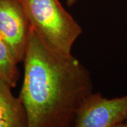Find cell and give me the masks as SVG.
Instances as JSON below:
<instances>
[{
	"mask_svg": "<svg viewBox=\"0 0 127 127\" xmlns=\"http://www.w3.org/2000/svg\"><path fill=\"white\" fill-rule=\"evenodd\" d=\"M19 97L28 127L73 126L78 109L93 93L91 73L72 55L54 50L32 28L23 59Z\"/></svg>",
	"mask_w": 127,
	"mask_h": 127,
	"instance_id": "cell-1",
	"label": "cell"
},
{
	"mask_svg": "<svg viewBox=\"0 0 127 127\" xmlns=\"http://www.w3.org/2000/svg\"><path fill=\"white\" fill-rule=\"evenodd\" d=\"M32 28L54 50L71 55L82 28L59 0H21Z\"/></svg>",
	"mask_w": 127,
	"mask_h": 127,
	"instance_id": "cell-2",
	"label": "cell"
},
{
	"mask_svg": "<svg viewBox=\"0 0 127 127\" xmlns=\"http://www.w3.org/2000/svg\"><path fill=\"white\" fill-rule=\"evenodd\" d=\"M127 120V95L109 99L100 93L88 96L78 111L76 127H124Z\"/></svg>",
	"mask_w": 127,
	"mask_h": 127,
	"instance_id": "cell-3",
	"label": "cell"
},
{
	"mask_svg": "<svg viewBox=\"0 0 127 127\" xmlns=\"http://www.w3.org/2000/svg\"><path fill=\"white\" fill-rule=\"evenodd\" d=\"M31 28L21 0H0V35L18 64L24 59Z\"/></svg>",
	"mask_w": 127,
	"mask_h": 127,
	"instance_id": "cell-4",
	"label": "cell"
},
{
	"mask_svg": "<svg viewBox=\"0 0 127 127\" xmlns=\"http://www.w3.org/2000/svg\"><path fill=\"white\" fill-rule=\"evenodd\" d=\"M12 87L0 78V127H28L26 109L20 97H16Z\"/></svg>",
	"mask_w": 127,
	"mask_h": 127,
	"instance_id": "cell-5",
	"label": "cell"
},
{
	"mask_svg": "<svg viewBox=\"0 0 127 127\" xmlns=\"http://www.w3.org/2000/svg\"><path fill=\"white\" fill-rule=\"evenodd\" d=\"M17 64L9 47L0 35V78L12 88L16 86L20 78Z\"/></svg>",
	"mask_w": 127,
	"mask_h": 127,
	"instance_id": "cell-6",
	"label": "cell"
},
{
	"mask_svg": "<svg viewBox=\"0 0 127 127\" xmlns=\"http://www.w3.org/2000/svg\"><path fill=\"white\" fill-rule=\"evenodd\" d=\"M77 0H66V4L68 6H71L76 2Z\"/></svg>",
	"mask_w": 127,
	"mask_h": 127,
	"instance_id": "cell-7",
	"label": "cell"
},
{
	"mask_svg": "<svg viewBox=\"0 0 127 127\" xmlns=\"http://www.w3.org/2000/svg\"><path fill=\"white\" fill-rule=\"evenodd\" d=\"M124 127H127V120L126 121L125 124H124Z\"/></svg>",
	"mask_w": 127,
	"mask_h": 127,
	"instance_id": "cell-8",
	"label": "cell"
}]
</instances>
